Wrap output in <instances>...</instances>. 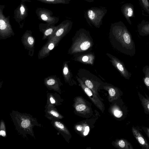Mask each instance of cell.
<instances>
[{
    "mask_svg": "<svg viewBox=\"0 0 149 149\" xmlns=\"http://www.w3.org/2000/svg\"><path fill=\"white\" fill-rule=\"evenodd\" d=\"M106 55L109 58V61L112 64L119 72L121 75L125 79H130L131 77V73L127 69L123 62L110 54L107 53Z\"/></svg>",
    "mask_w": 149,
    "mask_h": 149,
    "instance_id": "cell-9",
    "label": "cell"
},
{
    "mask_svg": "<svg viewBox=\"0 0 149 149\" xmlns=\"http://www.w3.org/2000/svg\"><path fill=\"white\" fill-rule=\"evenodd\" d=\"M142 129L146 134L149 139V128L145 127H142Z\"/></svg>",
    "mask_w": 149,
    "mask_h": 149,
    "instance_id": "cell-34",
    "label": "cell"
},
{
    "mask_svg": "<svg viewBox=\"0 0 149 149\" xmlns=\"http://www.w3.org/2000/svg\"><path fill=\"white\" fill-rule=\"evenodd\" d=\"M36 13L39 19L46 23L55 25L58 21V17L54 16L53 13L50 10L38 8L36 10Z\"/></svg>",
    "mask_w": 149,
    "mask_h": 149,
    "instance_id": "cell-7",
    "label": "cell"
},
{
    "mask_svg": "<svg viewBox=\"0 0 149 149\" xmlns=\"http://www.w3.org/2000/svg\"><path fill=\"white\" fill-rule=\"evenodd\" d=\"M142 71L144 75L142 79L143 81L149 91V66L145 65L143 68Z\"/></svg>",
    "mask_w": 149,
    "mask_h": 149,
    "instance_id": "cell-28",
    "label": "cell"
},
{
    "mask_svg": "<svg viewBox=\"0 0 149 149\" xmlns=\"http://www.w3.org/2000/svg\"><path fill=\"white\" fill-rule=\"evenodd\" d=\"M44 85L49 90H53L61 93L60 87L62 85L60 78L56 75L49 76L44 80Z\"/></svg>",
    "mask_w": 149,
    "mask_h": 149,
    "instance_id": "cell-12",
    "label": "cell"
},
{
    "mask_svg": "<svg viewBox=\"0 0 149 149\" xmlns=\"http://www.w3.org/2000/svg\"><path fill=\"white\" fill-rule=\"evenodd\" d=\"M45 108V116L50 120L60 119L63 118V116L59 113L55 106L47 104Z\"/></svg>",
    "mask_w": 149,
    "mask_h": 149,
    "instance_id": "cell-16",
    "label": "cell"
},
{
    "mask_svg": "<svg viewBox=\"0 0 149 149\" xmlns=\"http://www.w3.org/2000/svg\"><path fill=\"white\" fill-rule=\"evenodd\" d=\"M21 41L25 49L29 51L28 54L32 56L34 53L35 39L32 35V32L26 30L22 35Z\"/></svg>",
    "mask_w": 149,
    "mask_h": 149,
    "instance_id": "cell-11",
    "label": "cell"
},
{
    "mask_svg": "<svg viewBox=\"0 0 149 149\" xmlns=\"http://www.w3.org/2000/svg\"><path fill=\"white\" fill-rule=\"evenodd\" d=\"M58 95L56 93H48L47 94V104L56 106L58 105L59 102Z\"/></svg>",
    "mask_w": 149,
    "mask_h": 149,
    "instance_id": "cell-24",
    "label": "cell"
},
{
    "mask_svg": "<svg viewBox=\"0 0 149 149\" xmlns=\"http://www.w3.org/2000/svg\"><path fill=\"white\" fill-rule=\"evenodd\" d=\"M116 146L121 149H133L131 144L127 140L124 139H118L115 143Z\"/></svg>",
    "mask_w": 149,
    "mask_h": 149,
    "instance_id": "cell-25",
    "label": "cell"
},
{
    "mask_svg": "<svg viewBox=\"0 0 149 149\" xmlns=\"http://www.w3.org/2000/svg\"><path fill=\"white\" fill-rule=\"evenodd\" d=\"M51 123L58 132L68 135L70 134L69 131L65 126L58 120H52Z\"/></svg>",
    "mask_w": 149,
    "mask_h": 149,
    "instance_id": "cell-23",
    "label": "cell"
},
{
    "mask_svg": "<svg viewBox=\"0 0 149 149\" xmlns=\"http://www.w3.org/2000/svg\"><path fill=\"white\" fill-rule=\"evenodd\" d=\"M137 31L141 36H146L149 35V22L144 20L137 26Z\"/></svg>",
    "mask_w": 149,
    "mask_h": 149,
    "instance_id": "cell-22",
    "label": "cell"
},
{
    "mask_svg": "<svg viewBox=\"0 0 149 149\" xmlns=\"http://www.w3.org/2000/svg\"><path fill=\"white\" fill-rule=\"evenodd\" d=\"M88 15L89 17L91 19H93L95 17V14L92 10H90L88 11Z\"/></svg>",
    "mask_w": 149,
    "mask_h": 149,
    "instance_id": "cell-33",
    "label": "cell"
},
{
    "mask_svg": "<svg viewBox=\"0 0 149 149\" xmlns=\"http://www.w3.org/2000/svg\"><path fill=\"white\" fill-rule=\"evenodd\" d=\"M73 60L82 63L93 65L95 56L94 53L89 52L77 53L74 55Z\"/></svg>",
    "mask_w": 149,
    "mask_h": 149,
    "instance_id": "cell-13",
    "label": "cell"
},
{
    "mask_svg": "<svg viewBox=\"0 0 149 149\" xmlns=\"http://www.w3.org/2000/svg\"><path fill=\"white\" fill-rule=\"evenodd\" d=\"M112 112L114 116L117 118H119L123 115V113L118 107L115 106L112 109Z\"/></svg>",
    "mask_w": 149,
    "mask_h": 149,
    "instance_id": "cell-30",
    "label": "cell"
},
{
    "mask_svg": "<svg viewBox=\"0 0 149 149\" xmlns=\"http://www.w3.org/2000/svg\"><path fill=\"white\" fill-rule=\"evenodd\" d=\"M70 61L64 62L62 66V74L65 82L70 85L76 84V82L73 78L72 74L68 64Z\"/></svg>",
    "mask_w": 149,
    "mask_h": 149,
    "instance_id": "cell-17",
    "label": "cell"
},
{
    "mask_svg": "<svg viewBox=\"0 0 149 149\" xmlns=\"http://www.w3.org/2000/svg\"><path fill=\"white\" fill-rule=\"evenodd\" d=\"M5 7V5H0V40L5 39L15 35L10 24V16L6 17L3 13V10Z\"/></svg>",
    "mask_w": 149,
    "mask_h": 149,
    "instance_id": "cell-5",
    "label": "cell"
},
{
    "mask_svg": "<svg viewBox=\"0 0 149 149\" xmlns=\"http://www.w3.org/2000/svg\"><path fill=\"white\" fill-rule=\"evenodd\" d=\"M30 1L29 0H21L19 5L14 10V17L15 21L22 28L25 19L28 15V8L25 2Z\"/></svg>",
    "mask_w": 149,
    "mask_h": 149,
    "instance_id": "cell-6",
    "label": "cell"
},
{
    "mask_svg": "<svg viewBox=\"0 0 149 149\" xmlns=\"http://www.w3.org/2000/svg\"><path fill=\"white\" fill-rule=\"evenodd\" d=\"M123 12L128 22L131 25L130 18L134 17L133 5L131 3L125 4L123 7Z\"/></svg>",
    "mask_w": 149,
    "mask_h": 149,
    "instance_id": "cell-21",
    "label": "cell"
},
{
    "mask_svg": "<svg viewBox=\"0 0 149 149\" xmlns=\"http://www.w3.org/2000/svg\"><path fill=\"white\" fill-rule=\"evenodd\" d=\"M56 26L47 23H40L39 24V31L43 34L42 40L48 39L54 32Z\"/></svg>",
    "mask_w": 149,
    "mask_h": 149,
    "instance_id": "cell-15",
    "label": "cell"
},
{
    "mask_svg": "<svg viewBox=\"0 0 149 149\" xmlns=\"http://www.w3.org/2000/svg\"><path fill=\"white\" fill-rule=\"evenodd\" d=\"M74 107L76 111L80 113L86 114L90 112V108L87 105L84 99L81 97H75Z\"/></svg>",
    "mask_w": 149,
    "mask_h": 149,
    "instance_id": "cell-14",
    "label": "cell"
},
{
    "mask_svg": "<svg viewBox=\"0 0 149 149\" xmlns=\"http://www.w3.org/2000/svg\"><path fill=\"white\" fill-rule=\"evenodd\" d=\"M102 86L103 89L108 92L109 96L108 100L109 102H111L114 100L118 99L121 94V91L118 88L107 84Z\"/></svg>",
    "mask_w": 149,
    "mask_h": 149,
    "instance_id": "cell-18",
    "label": "cell"
},
{
    "mask_svg": "<svg viewBox=\"0 0 149 149\" xmlns=\"http://www.w3.org/2000/svg\"><path fill=\"white\" fill-rule=\"evenodd\" d=\"M109 39L113 47L130 56L136 54V47L131 33L123 24L117 26L109 34Z\"/></svg>",
    "mask_w": 149,
    "mask_h": 149,
    "instance_id": "cell-1",
    "label": "cell"
},
{
    "mask_svg": "<svg viewBox=\"0 0 149 149\" xmlns=\"http://www.w3.org/2000/svg\"><path fill=\"white\" fill-rule=\"evenodd\" d=\"M77 76L94 93L97 95L98 90L103 83L97 76L84 68L79 69Z\"/></svg>",
    "mask_w": 149,
    "mask_h": 149,
    "instance_id": "cell-4",
    "label": "cell"
},
{
    "mask_svg": "<svg viewBox=\"0 0 149 149\" xmlns=\"http://www.w3.org/2000/svg\"><path fill=\"white\" fill-rule=\"evenodd\" d=\"M76 128L84 136L88 135L90 131L89 126L86 124L78 125L76 126Z\"/></svg>",
    "mask_w": 149,
    "mask_h": 149,
    "instance_id": "cell-27",
    "label": "cell"
},
{
    "mask_svg": "<svg viewBox=\"0 0 149 149\" xmlns=\"http://www.w3.org/2000/svg\"><path fill=\"white\" fill-rule=\"evenodd\" d=\"M61 39L56 37L49 38L38 52V57L41 59L48 56L50 52L58 46Z\"/></svg>",
    "mask_w": 149,
    "mask_h": 149,
    "instance_id": "cell-8",
    "label": "cell"
},
{
    "mask_svg": "<svg viewBox=\"0 0 149 149\" xmlns=\"http://www.w3.org/2000/svg\"><path fill=\"white\" fill-rule=\"evenodd\" d=\"M42 2L50 4H56L63 2V0H36Z\"/></svg>",
    "mask_w": 149,
    "mask_h": 149,
    "instance_id": "cell-32",
    "label": "cell"
},
{
    "mask_svg": "<svg viewBox=\"0 0 149 149\" xmlns=\"http://www.w3.org/2000/svg\"><path fill=\"white\" fill-rule=\"evenodd\" d=\"M76 78L79 84V85L88 97L95 105L102 112H103L104 110V106L102 102L98 98L97 95L94 93L90 88L87 87L82 80L77 75L76 76Z\"/></svg>",
    "mask_w": 149,
    "mask_h": 149,
    "instance_id": "cell-10",
    "label": "cell"
},
{
    "mask_svg": "<svg viewBox=\"0 0 149 149\" xmlns=\"http://www.w3.org/2000/svg\"><path fill=\"white\" fill-rule=\"evenodd\" d=\"M0 135L4 137L6 136L5 125L3 120H1L0 122Z\"/></svg>",
    "mask_w": 149,
    "mask_h": 149,
    "instance_id": "cell-31",
    "label": "cell"
},
{
    "mask_svg": "<svg viewBox=\"0 0 149 149\" xmlns=\"http://www.w3.org/2000/svg\"><path fill=\"white\" fill-rule=\"evenodd\" d=\"M10 115L18 132L24 137L29 134L35 138L33 128L35 126L41 127L37 119L29 114L13 111Z\"/></svg>",
    "mask_w": 149,
    "mask_h": 149,
    "instance_id": "cell-2",
    "label": "cell"
},
{
    "mask_svg": "<svg viewBox=\"0 0 149 149\" xmlns=\"http://www.w3.org/2000/svg\"><path fill=\"white\" fill-rule=\"evenodd\" d=\"M72 44L68 54L72 55L77 53L90 52L94 45L92 37L87 32H80L72 38Z\"/></svg>",
    "mask_w": 149,
    "mask_h": 149,
    "instance_id": "cell-3",
    "label": "cell"
},
{
    "mask_svg": "<svg viewBox=\"0 0 149 149\" xmlns=\"http://www.w3.org/2000/svg\"><path fill=\"white\" fill-rule=\"evenodd\" d=\"M138 95L145 113L149 114V97L146 93V97L139 92H138Z\"/></svg>",
    "mask_w": 149,
    "mask_h": 149,
    "instance_id": "cell-26",
    "label": "cell"
},
{
    "mask_svg": "<svg viewBox=\"0 0 149 149\" xmlns=\"http://www.w3.org/2000/svg\"><path fill=\"white\" fill-rule=\"evenodd\" d=\"M133 134L143 149H149V144L145 138L134 126L132 128Z\"/></svg>",
    "mask_w": 149,
    "mask_h": 149,
    "instance_id": "cell-19",
    "label": "cell"
},
{
    "mask_svg": "<svg viewBox=\"0 0 149 149\" xmlns=\"http://www.w3.org/2000/svg\"><path fill=\"white\" fill-rule=\"evenodd\" d=\"M143 9L149 14V2L148 0H138Z\"/></svg>",
    "mask_w": 149,
    "mask_h": 149,
    "instance_id": "cell-29",
    "label": "cell"
},
{
    "mask_svg": "<svg viewBox=\"0 0 149 149\" xmlns=\"http://www.w3.org/2000/svg\"><path fill=\"white\" fill-rule=\"evenodd\" d=\"M68 31L67 25L61 23L56 26L54 32L49 38L56 37L62 39L68 33Z\"/></svg>",
    "mask_w": 149,
    "mask_h": 149,
    "instance_id": "cell-20",
    "label": "cell"
}]
</instances>
